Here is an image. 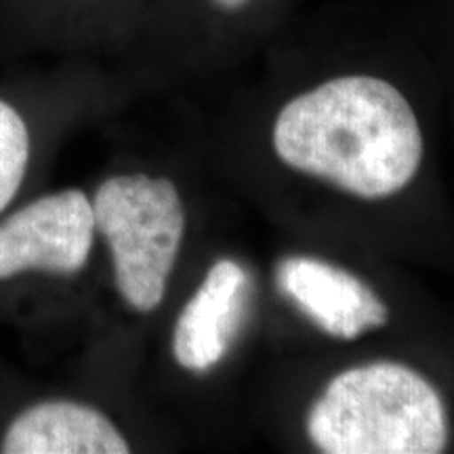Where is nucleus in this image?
<instances>
[{
  "mask_svg": "<svg viewBox=\"0 0 454 454\" xmlns=\"http://www.w3.org/2000/svg\"><path fill=\"white\" fill-rule=\"evenodd\" d=\"M271 145L286 167L362 200L400 194L423 160L412 106L400 89L368 74L331 78L288 101Z\"/></svg>",
  "mask_w": 454,
  "mask_h": 454,
  "instance_id": "f257e3e1",
  "label": "nucleus"
},
{
  "mask_svg": "<svg viewBox=\"0 0 454 454\" xmlns=\"http://www.w3.org/2000/svg\"><path fill=\"white\" fill-rule=\"evenodd\" d=\"M305 429L326 454H438L448 444L440 391L400 362H371L331 379Z\"/></svg>",
  "mask_w": 454,
  "mask_h": 454,
  "instance_id": "f03ea898",
  "label": "nucleus"
},
{
  "mask_svg": "<svg viewBox=\"0 0 454 454\" xmlns=\"http://www.w3.org/2000/svg\"><path fill=\"white\" fill-rule=\"evenodd\" d=\"M95 230L107 240L121 297L137 311L162 303L185 234V207L173 181L118 175L99 185Z\"/></svg>",
  "mask_w": 454,
  "mask_h": 454,
  "instance_id": "7ed1b4c3",
  "label": "nucleus"
},
{
  "mask_svg": "<svg viewBox=\"0 0 454 454\" xmlns=\"http://www.w3.org/2000/svg\"><path fill=\"white\" fill-rule=\"evenodd\" d=\"M93 236V202L84 192L38 198L0 223V280L27 270L78 274L89 261Z\"/></svg>",
  "mask_w": 454,
  "mask_h": 454,
  "instance_id": "20e7f679",
  "label": "nucleus"
},
{
  "mask_svg": "<svg viewBox=\"0 0 454 454\" xmlns=\"http://www.w3.org/2000/svg\"><path fill=\"white\" fill-rule=\"evenodd\" d=\"M276 284L301 314L334 339L356 340L389 322V308L362 278L325 259H282Z\"/></svg>",
  "mask_w": 454,
  "mask_h": 454,
  "instance_id": "39448f33",
  "label": "nucleus"
},
{
  "mask_svg": "<svg viewBox=\"0 0 454 454\" xmlns=\"http://www.w3.org/2000/svg\"><path fill=\"white\" fill-rule=\"evenodd\" d=\"M251 303V276L234 259H219L181 309L173 356L192 372H208L231 349Z\"/></svg>",
  "mask_w": 454,
  "mask_h": 454,
  "instance_id": "423d86ee",
  "label": "nucleus"
},
{
  "mask_svg": "<svg viewBox=\"0 0 454 454\" xmlns=\"http://www.w3.org/2000/svg\"><path fill=\"white\" fill-rule=\"evenodd\" d=\"M4 454H127L129 442L104 412L76 402H43L11 423Z\"/></svg>",
  "mask_w": 454,
  "mask_h": 454,
  "instance_id": "0eeeda50",
  "label": "nucleus"
},
{
  "mask_svg": "<svg viewBox=\"0 0 454 454\" xmlns=\"http://www.w3.org/2000/svg\"><path fill=\"white\" fill-rule=\"evenodd\" d=\"M30 160V135L13 106L0 99V211L13 200Z\"/></svg>",
  "mask_w": 454,
  "mask_h": 454,
  "instance_id": "6e6552de",
  "label": "nucleus"
},
{
  "mask_svg": "<svg viewBox=\"0 0 454 454\" xmlns=\"http://www.w3.org/2000/svg\"><path fill=\"white\" fill-rule=\"evenodd\" d=\"M248 0H215V4L225 11H236V9H242L244 4H247Z\"/></svg>",
  "mask_w": 454,
  "mask_h": 454,
  "instance_id": "1a4fd4ad",
  "label": "nucleus"
}]
</instances>
